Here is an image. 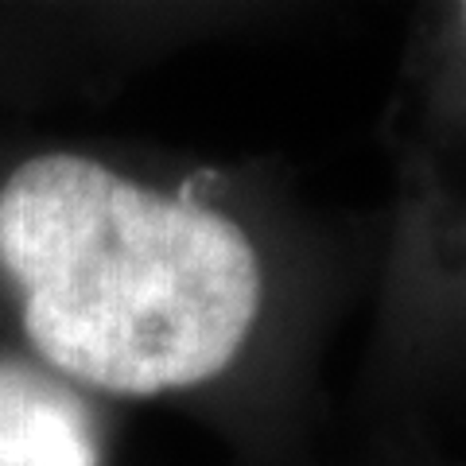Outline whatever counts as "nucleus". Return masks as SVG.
Returning a JSON list of instances; mask_svg holds the SVG:
<instances>
[{
    "label": "nucleus",
    "mask_w": 466,
    "mask_h": 466,
    "mask_svg": "<svg viewBox=\"0 0 466 466\" xmlns=\"http://www.w3.org/2000/svg\"><path fill=\"white\" fill-rule=\"evenodd\" d=\"M0 466H101L86 404L51 377L0 361Z\"/></svg>",
    "instance_id": "2"
},
{
    "label": "nucleus",
    "mask_w": 466,
    "mask_h": 466,
    "mask_svg": "<svg viewBox=\"0 0 466 466\" xmlns=\"http://www.w3.org/2000/svg\"><path fill=\"white\" fill-rule=\"evenodd\" d=\"M459 24H462V32H466V5L459 8Z\"/></svg>",
    "instance_id": "3"
},
{
    "label": "nucleus",
    "mask_w": 466,
    "mask_h": 466,
    "mask_svg": "<svg viewBox=\"0 0 466 466\" xmlns=\"http://www.w3.org/2000/svg\"><path fill=\"white\" fill-rule=\"evenodd\" d=\"M0 265L39 358L113 397H159L229 370L265 291L233 218L78 152L35 156L5 179Z\"/></svg>",
    "instance_id": "1"
}]
</instances>
